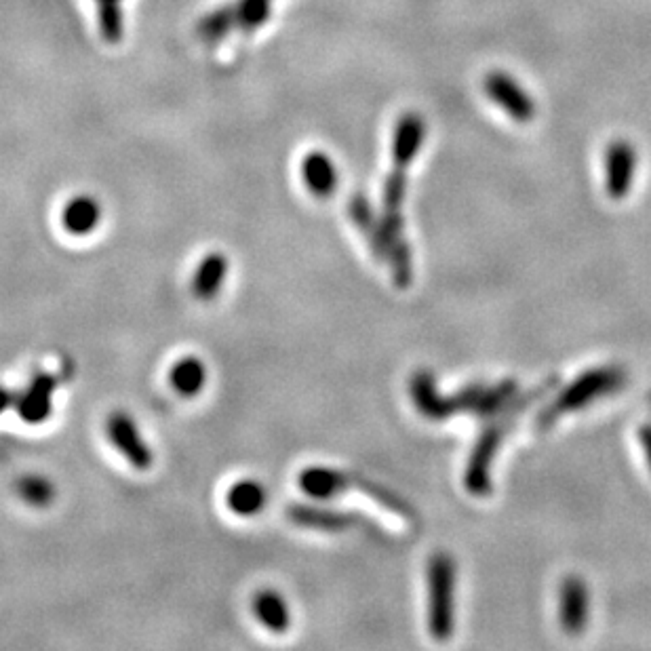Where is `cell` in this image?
<instances>
[{
  "instance_id": "obj_1",
  "label": "cell",
  "mask_w": 651,
  "mask_h": 651,
  "mask_svg": "<svg viewBox=\"0 0 651 651\" xmlns=\"http://www.w3.org/2000/svg\"><path fill=\"white\" fill-rule=\"evenodd\" d=\"M515 392L517 386L512 382H504L500 386H475L468 388L458 397L451 399H441L437 397V390H434V384L428 376L420 373V376L413 378L411 382V394L413 401L420 407L426 418L434 420H443L449 418V413H458V411H475V413H498L502 409H508L515 405Z\"/></svg>"
},
{
  "instance_id": "obj_2",
  "label": "cell",
  "mask_w": 651,
  "mask_h": 651,
  "mask_svg": "<svg viewBox=\"0 0 651 651\" xmlns=\"http://www.w3.org/2000/svg\"><path fill=\"white\" fill-rule=\"evenodd\" d=\"M272 13V0H232L203 15L196 22V36L203 43H220L230 32L253 34L262 28Z\"/></svg>"
},
{
  "instance_id": "obj_3",
  "label": "cell",
  "mask_w": 651,
  "mask_h": 651,
  "mask_svg": "<svg viewBox=\"0 0 651 651\" xmlns=\"http://www.w3.org/2000/svg\"><path fill=\"white\" fill-rule=\"evenodd\" d=\"M456 565L447 555H434L428 567V626L437 641H447L453 633L456 614Z\"/></svg>"
},
{
  "instance_id": "obj_4",
  "label": "cell",
  "mask_w": 651,
  "mask_h": 651,
  "mask_svg": "<svg viewBox=\"0 0 651 651\" xmlns=\"http://www.w3.org/2000/svg\"><path fill=\"white\" fill-rule=\"evenodd\" d=\"M300 487L304 489V493H308L310 498H317V500H327L335 493H340L344 489H361L369 496L380 502L382 506H386L388 510L397 512L403 519H411V508L407 504H403L397 496H392L386 489L378 487V485H371L365 479L359 477H348L344 472L338 470H329V468H308L300 475Z\"/></svg>"
},
{
  "instance_id": "obj_5",
  "label": "cell",
  "mask_w": 651,
  "mask_h": 651,
  "mask_svg": "<svg viewBox=\"0 0 651 651\" xmlns=\"http://www.w3.org/2000/svg\"><path fill=\"white\" fill-rule=\"evenodd\" d=\"M622 382H624V371L618 367L595 369L584 373L576 384H571L561 397H557L555 403L542 411L540 426L542 428L550 426L557 418H561L563 413L588 405L590 401H595V397H599V394H609L618 390Z\"/></svg>"
},
{
  "instance_id": "obj_6",
  "label": "cell",
  "mask_w": 651,
  "mask_h": 651,
  "mask_svg": "<svg viewBox=\"0 0 651 651\" xmlns=\"http://www.w3.org/2000/svg\"><path fill=\"white\" fill-rule=\"evenodd\" d=\"M483 89L489 100L496 106H500L510 118H515V121L529 123L531 118L536 116L538 110L536 102L531 100V95L512 74L502 70H491L485 76Z\"/></svg>"
},
{
  "instance_id": "obj_7",
  "label": "cell",
  "mask_w": 651,
  "mask_h": 651,
  "mask_svg": "<svg viewBox=\"0 0 651 651\" xmlns=\"http://www.w3.org/2000/svg\"><path fill=\"white\" fill-rule=\"evenodd\" d=\"M637 150L628 140H614L605 152V188L611 199H624L637 171Z\"/></svg>"
},
{
  "instance_id": "obj_8",
  "label": "cell",
  "mask_w": 651,
  "mask_h": 651,
  "mask_svg": "<svg viewBox=\"0 0 651 651\" xmlns=\"http://www.w3.org/2000/svg\"><path fill=\"white\" fill-rule=\"evenodd\" d=\"M108 437L112 445L123 453V456L129 460L131 466L137 470H148L154 462L152 449L146 445L142 439L140 430H137V424L131 420V416L123 411H116L108 420Z\"/></svg>"
},
{
  "instance_id": "obj_9",
  "label": "cell",
  "mask_w": 651,
  "mask_h": 651,
  "mask_svg": "<svg viewBox=\"0 0 651 651\" xmlns=\"http://www.w3.org/2000/svg\"><path fill=\"white\" fill-rule=\"evenodd\" d=\"M426 140V121L416 114V112H407L403 114L397 125H394L392 133V161L394 167H403L407 169L411 161L416 159L420 154L422 146Z\"/></svg>"
},
{
  "instance_id": "obj_10",
  "label": "cell",
  "mask_w": 651,
  "mask_h": 651,
  "mask_svg": "<svg viewBox=\"0 0 651 651\" xmlns=\"http://www.w3.org/2000/svg\"><path fill=\"white\" fill-rule=\"evenodd\" d=\"M302 177H304V184L310 190V194L317 196V199H329L331 194H335L340 184V175H338V167L331 161V156L321 152V150H314L308 152L302 161Z\"/></svg>"
},
{
  "instance_id": "obj_11",
  "label": "cell",
  "mask_w": 651,
  "mask_h": 651,
  "mask_svg": "<svg viewBox=\"0 0 651 651\" xmlns=\"http://www.w3.org/2000/svg\"><path fill=\"white\" fill-rule=\"evenodd\" d=\"M588 588L586 584L571 576L565 578L563 586H561V605H559V616H561V624L567 630V633H582L586 622H588Z\"/></svg>"
},
{
  "instance_id": "obj_12",
  "label": "cell",
  "mask_w": 651,
  "mask_h": 651,
  "mask_svg": "<svg viewBox=\"0 0 651 651\" xmlns=\"http://www.w3.org/2000/svg\"><path fill=\"white\" fill-rule=\"evenodd\" d=\"M55 386L57 380L53 376H47V373L34 378L24 397L19 399V416H22L24 422L41 424L49 418Z\"/></svg>"
},
{
  "instance_id": "obj_13",
  "label": "cell",
  "mask_w": 651,
  "mask_h": 651,
  "mask_svg": "<svg viewBox=\"0 0 651 651\" xmlns=\"http://www.w3.org/2000/svg\"><path fill=\"white\" fill-rule=\"evenodd\" d=\"M226 274H228V260L224 253L213 251V253L205 255L203 262L194 272V279H192V291L196 298L203 302L213 300L215 295L222 291Z\"/></svg>"
},
{
  "instance_id": "obj_14",
  "label": "cell",
  "mask_w": 651,
  "mask_h": 651,
  "mask_svg": "<svg viewBox=\"0 0 651 651\" xmlns=\"http://www.w3.org/2000/svg\"><path fill=\"white\" fill-rule=\"evenodd\" d=\"M289 519L302 527L310 529H325V531H340L346 527H352L357 523V515H348V512L338 510H327L319 506H306V504H295L289 508Z\"/></svg>"
},
{
  "instance_id": "obj_15",
  "label": "cell",
  "mask_w": 651,
  "mask_h": 651,
  "mask_svg": "<svg viewBox=\"0 0 651 651\" xmlns=\"http://www.w3.org/2000/svg\"><path fill=\"white\" fill-rule=\"evenodd\" d=\"M64 228L74 236H87L91 234L102 222V207L93 196H76L72 199L62 213Z\"/></svg>"
},
{
  "instance_id": "obj_16",
  "label": "cell",
  "mask_w": 651,
  "mask_h": 651,
  "mask_svg": "<svg viewBox=\"0 0 651 651\" xmlns=\"http://www.w3.org/2000/svg\"><path fill=\"white\" fill-rule=\"evenodd\" d=\"M348 211L352 215L354 224H357L361 228V232L367 236L371 249L376 251V255H380L382 260L388 262V245H386V239H384L380 217L373 213L369 201L365 199L363 194H354L350 199V203H348Z\"/></svg>"
},
{
  "instance_id": "obj_17",
  "label": "cell",
  "mask_w": 651,
  "mask_h": 651,
  "mask_svg": "<svg viewBox=\"0 0 651 651\" xmlns=\"http://www.w3.org/2000/svg\"><path fill=\"white\" fill-rule=\"evenodd\" d=\"M253 611L258 620L272 630V633H285L291 624V614L285 599L276 590H260L253 599Z\"/></svg>"
},
{
  "instance_id": "obj_18",
  "label": "cell",
  "mask_w": 651,
  "mask_h": 651,
  "mask_svg": "<svg viewBox=\"0 0 651 651\" xmlns=\"http://www.w3.org/2000/svg\"><path fill=\"white\" fill-rule=\"evenodd\" d=\"M226 502H228L230 510L236 512V515L253 517V515H258V512L266 506L268 493L258 481L243 479V481H239V483L232 485L228 489Z\"/></svg>"
},
{
  "instance_id": "obj_19",
  "label": "cell",
  "mask_w": 651,
  "mask_h": 651,
  "mask_svg": "<svg viewBox=\"0 0 651 651\" xmlns=\"http://www.w3.org/2000/svg\"><path fill=\"white\" fill-rule=\"evenodd\" d=\"M207 382V369L201 359L186 357L177 361L171 369V386L182 397H194L205 388Z\"/></svg>"
},
{
  "instance_id": "obj_20",
  "label": "cell",
  "mask_w": 651,
  "mask_h": 651,
  "mask_svg": "<svg viewBox=\"0 0 651 651\" xmlns=\"http://www.w3.org/2000/svg\"><path fill=\"white\" fill-rule=\"evenodd\" d=\"M97 5V22H100V34L106 43L118 45L125 34V17L121 3L123 0H95Z\"/></svg>"
},
{
  "instance_id": "obj_21",
  "label": "cell",
  "mask_w": 651,
  "mask_h": 651,
  "mask_svg": "<svg viewBox=\"0 0 651 651\" xmlns=\"http://www.w3.org/2000/svg\"><path fill=\"white\" fill-rule=\"evenodd\" d=\"M19 493H22V498L32 506H47L53 502L55 489L51 481L43 477H24L19 481Z\"/></svg>"
},
{
  "instance_id": "obj_22",
  "label": "cell",
  "mask_w": 651,
  "mask_h": 651,
  "mask_svg": "<svg viewBox=\"0 0 651 651\" xmlns=\"http://www.w3.org/2000/svg\"><path fill=\"white\" fill-rule=\"evenodd\" d=\"M15 399H17L15 392H11V390L0 386V413H5L15 403Z\"/></svg>"
}]
</instances>
